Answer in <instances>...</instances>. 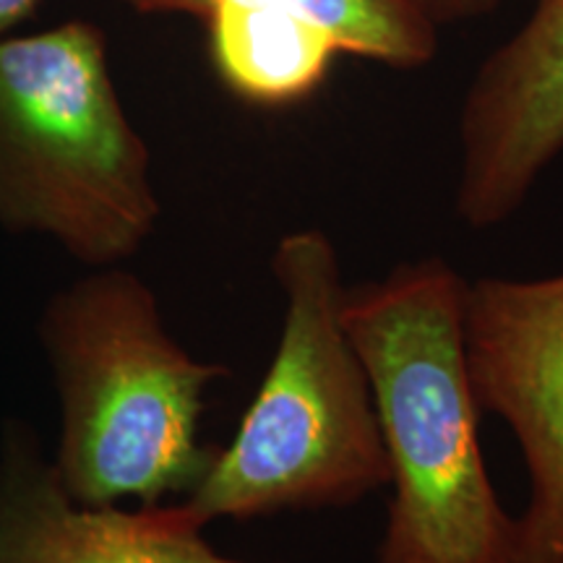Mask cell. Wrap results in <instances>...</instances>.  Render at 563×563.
<instances>
[{
	"mask_svg": "<svg viewBox=\"0 0 563 563\" xmlns=\"http://www.w3.org/2000/svg\"><path fill=\"white\" fill-rule=\"evenodd\" d=\"M467 279L422 256L347 287L344 323L382 420L391 501L376 563H525L481 446L462 340Z\"/></svg>",
	"mask_w": 563,
	"mask_h": 563,
	"instance_id": "obj_1",
	"label": "cell"
},
{
	"mask_svg": "<svg viewBox=\"0 0 563 563\" xmlns=\"http://www.w3.org/2000/svg\"><path fill=\"white\" fill-rule=\"evenodd\" d=\"M285 313L262 386L186 504L203 525L350 509L389 485L382 420L344 323L342 258L319 228L272 253Z\"/></svg>",
	"mask_w": 563,
	"mask_h": 563,
	"instance_id": "obj_2",
	"label": "cell"
},
{
	"mask_svg": "<svg viewBox=\"0 0 563 563\" xmlns=\"http://www.w3.org/2000/svg\"><path fill=\"white\" fill-rule=\"evenodd\" d=\"M40 334L60 394L53 470L68 496L89 506L188 496L214 454L199 439L203 394L230 371L183 350L152 287L118 266L55 295Z\"/></svg>",
	"mask_w": 563,
	"mask_h": 563,
	"instance_id": "obj_3",
	"label": "cell"
},
{
	"mask_svg": "<svg viewBox=\"0 0 563 563\" xmlns=\"http://www.w3.org/2000/svg\"><path fill=\"white\" fill-rule=\"evenodd\" d=\"M159 214L152 152L100 26L70 19L0 40V224L102 269L139 253Z\"/></svg>",
	"mask_w": 563,
	"mask_h": 563,
	"instance_id": "obj_4",
	"label": "cell"
},
{
	"mask_svg": "<svg viewBox=\"0 0 563 563\" xmlns=\"http://www.w3.org/2000/svg\"><path fill=\"white\" fill-rule=\"evenodd\" d=\"M462 340L477 407L522 452V561L563 563V274L467 279Z\"/></svg>",
	"mask_w": 563,
	"mask_h": 563,
	"instance_id": "obj_5",
	"label": "cell"
},
{
	"mask_svg": "<svg viewBox=\"0 0 563 563\" xmlns=\"http://www.w3.org/2000/svg\"><path fill=\"white\" fill-rule=\"evenodd\" d=\"M454 211L473 230L511 220L563 154V0H534L481 63L460 110Z\"/></svg>",
	"mask_w": 563,
	"mask_h": 563,
	"instance_id": "obj_6",
	"label": "cell"
},
{
	"mask_svg": "<svg viewBox=\"0 0 563 563\" xmlns=\"http://www.w3.org/2000/svg\"><path fill=\"white\" fill-rule=\"evenodd\" d=\"M186 504H79L32 441L9 435L0 460V563H253L217 551Z\"/></svg>",
	"mask_w": 563,
	"mask_h": 563,
	"instance_id": "obj_7",
	"label": "cell"
},
{
	"mask_svg": "<svg viewBox=\"0 0 563 563\" xmlns=\"http://www.w3.org/2000/svg\"><path fill=\"white\" fill-rule=\"evenodd\" d=\"M203 26L217 79L253 108L308 100L340 55L327 32L285 11L228 5L211 11Z\"/></svg>",
	"mask_w": 563,
	"mask_h": 563,
	"instance_id": "obj_8",
	"label": "cell"
},
{
	"mask_svg": "<svg viewBox=\"0 0 563 563\" xmlns=\"http://www.w3.org/2000/svg\"><path fill=\"white\" fill-rule=\"evenodd\" d=\"M144 16H196L243 5L292 13L334 40L340 55L378 66L415 70L428 66L439 51V26L415 0H121Z\"/></svg>",
	"mask_w": 563,
	"mask_h": 563,
	"instance_id": "obj_9",
	"label": "cell"
},
{
	"mask_svg": "<svg viewBox=\"0 0 563 563\" xmlns=\"http://www.w3.org/2000/svg\"><path fill=\"white\" fill-rule=\"evenodd\" d=\"M420 11L433 21L435 26L460 24L483 16V13L496 11L504 0H415Z\"/></svg>",
	"mask_w": 563,
	"mask_h": 563,
	"instance_id": "obj_10",
	"label": "cell"
},
{
	"mask_svg": "<svg viewBox=\"0 0 563 563\" xmlns=\"http://www.w3.org/2000/svg\"><path fill=\"white\" fill-rule=\"evenodd\" d=\"M42 3L45 0H0V40L19 32V26L34 16Z\"/></svg>",
	"mask_w": 563,
	"mask_h": 563,
	"instance_id": "obj_11",
	"label": "cell"
}]
</instances>
